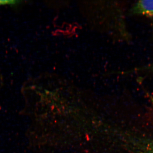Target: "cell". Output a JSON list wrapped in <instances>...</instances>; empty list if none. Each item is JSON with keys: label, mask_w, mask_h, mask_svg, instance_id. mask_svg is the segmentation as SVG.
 Returning <instances> with one entry per match:
<instances>
[{"label": "cell", "mask_w": 153, "mask_h": 153, "mask_svg": "<svg viewBox=\"0 0 153 153\" xmlns=\"http://www.w3.org/2000/svg\"><path fill=\"white\" fill-rule=\"evenodd\" d=\"M146 149L148 153H153V142L148 143L146 146Z\"/></svg>", "instance_id": "obj_4"}, {"label": "cell", "mask_w": 153, "mask_h": 153, "mask_svg": "<svg viewBox=\"0 0 153 153\" xmlns=\"http://www.w3.org/2000/svg\"><path fill=\"white\" fill-rule=\"evenodd\" d=\"M18 1H0V5L7 4H15L19 2Z\"/></svg>", "instance_id": "obj_3"}, {"label": "cell", "mask_w": 153, "mask_h": 153, "mask_svg": "<svg viewBox=\"0 0 153 153\" xmlns=\"http://www.w3.org/2000/svg\"><path fill=\"white\" fill-rule=\"evenodd\" d=\"M139 71H153V63L146 66L138 68Z\"/></svg>", "instance_id": "obj_2"}, {"label": "cell", "mask_w": 153, "mask_h": 153, "mask_svg": "<svg viewBox=\"0 0 153 153\" xmlns=\"http://www.w3.org/2000/svg\"><path fill=\"white\" fill-rule=\"evenodd\" d=\"M136 15L153 17V1H140L137 2L131 10Z\"/></svg>", "instance_id": "obj_1"}]
</instances>
